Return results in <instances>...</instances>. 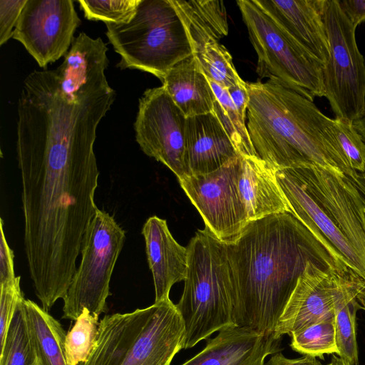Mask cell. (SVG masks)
I'll use <instances>...</instances> for the list:
<instances>
[{"label":"cell","mask_w":365,"mask_h":365,"mask_svg":"<svg viewBox=\"0 0 365 365\" xmlns=\"http://www.w3.org/2000/svg\"><path fill=\"white\" fill-rule=\"evenodd\" d=\"M108 110L96 96L72 100L56 85L33 89L18 101L24 249L36 295L48 312L66 295L98 208L93 148Z\"/></svg>","instance_id":"1"},{"label":"cell","mask_w":365,"mask_h":365,"mask_svg":"<svg viewBox=\"0 0 365 365\" xmlns=\"http://www.w3.org/2000/svg\"><path fill=\"white\" fill-rule=\"evenodd\" d=\"M226 242L237 284V326L266 335L274 334L309 262L325 270H351L290 212L249 222L234 240Z\"/></svg>","instance_id":"2"},{"label":"cell","mask_w":365,"mask_h":365,"mask_svg":"<svg viewBox=\"0 0 365 365\" xmlns=\"http://www.w3.org/2000/svg\"><path fill=\"white\" fill-rule=\"evenodd\" d=\"M246 86V125L256 157L276 170L317 165L357 179L336 138L334 119L277 81Z\"/></svg>","instance_id":"3"},{"label":"cell","mask_w":365,"mask_h":365,"mask_svg":"<svg viewBox=\"0 0 365 365\" xmlns=\"http://www.w3.org/2000/svg\"><path fill=\"white\" fill-rule=\"evenodd\" d=\"M188 266L176 304L186 330L184 349L221 329L237 327V289L227 244L207 228L198 230L186 247Z\"/></svg>","instance_id":"4"},{"label":"cell","mask_w":365,"mask_h":365,"mask_svg":"<svg viewBox=\"0 0 365 365\" xmlns=\"http://www.w3.org/2000/svg\"><path fill=\"white\" fill-rule=\"evenodd\" d=\"M186 330L176 305L165 299L100 320L94 347L80 365H170L184 349Z\"/></svg>","instance_id":"5"},{"label":"cell","mask_w":365,"mask_h":365,"mask_svg":"<svg viewBox=\"0 0 365 365\" xmlns=\"http://www.w3.org/2000/svg\"><path fill=\"white\" fill-rule=\"evenodd\" d=\"M106 25V36L120 56V69L148 72L163 81L173 66L193 55L172 0H140L128 22Z\"/></svg>","instance_id":"6"},{"label":"cell","mask_w":365,"mask_h":365,"mask_svg":"<svg viewBox=\"0 0 365 365\" xmlns=\"http://www.w3.org/2000/svg\"><path fill=\"white\" fill-rule=\"evenodd\" d=\"M237 4L257 56L259 81H277L312 101L324 96L323 65L253 0H237Z\"/></svg>","instance_id":"7"},{"label":"cell","mask_w":365,"mask_h":365,"mask_svg":"<svg viewBox=\"0 0 365 365\" xmlns=\"http://www.w3.org/2000/svg\"><path fill=\"white\" fill-rule=\"evenodd\" d=\"M125 240L113 216L96 209L84 233L81 260L63 299L62 318L76 321L84 309L98 317L106 310L111 276Z\"/></svg>","instance_id":"8"},{"label":"cell","mask_w":365,"mask_h":365,"mask_svg":"<svg viewBox=\"0 0 365 365\" xmlns=\"http://www.w3.org/2000/svg\"><path fill=\"white\" fill-rule=\"evenodd\" d=\"M324 23L329 57L323 66L324 97L339 118L353 123L365 115V58L339 0H325Z\"/></svg>","instance_id":"9"},{"label":"cell","mask_w":365,"mask_h":365,"mask_svg":"<svg viewBox=\"0 0 365 365\" xmlns=\"http://www.w3.org/2000/svg\"><path fill=\"white\" fill-rule=\"evenodd\" d=\"M187 117L163 86L145 90L139 99L134 130L142 151L164 164L178 180L187 176L185 165Z\"/></svg>","instance_id":"10"},{"label":"cell","mask_w":365,"mask_h":365,"mask_svg":"<svg viewBox=\"0 0 365 365\" xmlns=\"http://www.w3.org/2000/svg\"><path fill=\"white\" fill-rule=\"evenodd\" d=\"M240 158L212 173L178 180L205 227L223 242L234 240L249 222L238 189Z\"/></svg>","instance_id":"11"},{"label":"cell","mask_w":365,"mask_h":365,"mask_svg":"<svg viewBox=\"0 0 365 365\" xmlns=\"http://www.w3.org/2000/svg\"><path fill=\"white\" fill-rule=\"evenodd\" d=\"M81 22L71 0H27L12 38L45 68L66 55Z\"/></svg>","instance_id":"12"},{"label":"cell","mask_w":365,"mask_h":365,"mask_svg":"<svg viewBox=\"0 0 365 365\" xmlns=\"http://www.w3.org/2000/svg\"><path fill=\"white\" fill-rule=\"evenodd\" d=\"M291 168L365 262V197L356 184L317 165Z\"/></svg>","instance_id":"13"},{"label":"cell","mask_w":365,"mask_h":365,"mask_svg":"<svg viewBox=\"0 0 365 365\" xmlns=\"http://www.w3.org/2000/svg\"><path fill=\"white\" fill-rule=\"evenodd\" d=\"M359 276L352 270H325L309 262L279 318L275 337L291 336L306 326L334 317L337 300Z\"/></svg>","instance_id":"14"},{"label":"cell","mask_w":365,"mask_h":365,"mask_svg":"<svg viewBox=\"0 0 365 365\" xmlns=\"http://www.w3.org/2000/svg\"><path fill=\"white\" fill-rule=\"evenodd\" d=\"M276 178L289 212L340 264L365 279V262L321 205L307 192L292 168L276 170Z\"/></svg>","instance_id":"15"},{"label":"cell","mask_w":365,"mask_h":365,"mask_svg":"<svg viewBox=\"0 0 365 365\" xmlns=\"http://www.w3.org/2000/svg\"><path fill=\"white\" fill-rule=\"evenodd\" d=\"M282 339L247 327H226L181 365H264L267 356L282 351Z\"/></svg>","instance_id":"16"},{"label":"cell","mask_w":365,"mask_h":365,"mask_svg":"<svg viewBox=\"0 0 365 365\" xmlns=\"http://www.w3.org/2000/svg\"><path fill=\"white\" fill-rule=\"evenodd\" d=\"M324 66L329 44L324 23L325 0H253Z\"/></svg>","instance_id":"17"},{"label":"cell","mask_w":365,"mask_h":365,"mask_svg":"<svg viewBox=\"0 0 365 365\" xmlns=\"http://www.w3.org/2000/svg\"><path fill=\"white\" fill-rule=\"evenodd\" d=\"M142 235L155 287V302L170 299L173 285L187 277L188 252L171 235L167 222L155 215L144 223Z\"/></svg>","instance_id":"18"},{"label":"cell","mask_w":365,"mask_h":365,"mask_svg":"<svg viewBox=\"0 0 365 365\" xmlns=\"http://www.w3.org/2000/svg\"><path fill=\"white\" fill-rule=\"evenodd\" d=\"M239 155L214 112L187 118V176L212 173Z\"/></svg>","instance_id":"19"},{"label":"cell","mask_w":365,"mask_h":365,"mask_svg":"<svg viewBox=\"0 0 365 365\" xmlns=\"http://www.w3.org/2000/svg\"><path fill=\"white\" fill-rule=\"evenodd\" d=\"M238 189L248 222L290 212L276 170L257 157L241 156Z\"/></svg>","instance_id":"20"},{"label":"cell","mask_w":365,"mask_h":365,"mask_svg":"<svg viewBox=\"0 0 365 365\" xmlns=\"http://www.w3.org/2000/svg\"><path fill=\"white\" fill-rule=\"evenodd\" d=\"M162 83L187 118L213 112L216 97L193 55L173 66Z\"/></svg>","instance_id":"21"},{"label":"cell","mask_w":365,"mask_h":365,"mask_svg":"<svg viewBox=\"0 0 365 365\" xmlns=\"http://www.w3.org/2000/svg\"><path fill=\"white\" fill-rule=\"evenodd\" d=\"M108 48L103 40L82 32L74 38L63 62L55 69L63 91L72 96L83 85L105 76Z\"/></svg>","instance_id":"22"},{"label":"cell","mask_w":365,"mask_h":365,"mask_svg":"<svg viewBox=\"0 0 365 365\" xmlns=\"http://www.w3.org/2000/svg\"><path fill=\"white\" fill-rule=\"evenodd\" d=\"M187 30L193 54L228 34L226 8L220 0H172Z\"/></svg>","instance_id":"23"},{"label":"cell","mask_w":365,"mask_h":365,"mask_svg":"<svg viewBox=\"0 0 365 365\" xmlns=\"http://www.w3.org/2000/svg\"><path fill=\"white\" fill-rule=\"evenodd\" d=\"M24 306L39 365H68L61 324L30 299L24 300Z\"/></svg>","instance_id":"24"},{"label":"cell","mask_w":365,"mask_h":365,"mask_svg":"<svg viewBox=\"0 0 365 365\" xmlns=\"http://www.w3.org/2000/svg\"><path fill=\"white\" fill-rule=\"evenodd\" d=\"M364 287L365 279L361 277H356L345 288L335 305L337 355L351 365L359 364L356 316L360 306L356 297Z\"/></svg>","instance_id":"25"},{"label":"cell","mask_w":365,"mask_h":365,"mask_svg":"<svg viewBox=\"0 0 365 365\" xmlns=\"http://www.w3.org/2000/svg\"><path fill=\"white\" fill-rule=\"evenodd\" d=\"M24 300L23 298L18 303L4 343L0 346V365H39Z\"/></svg>","instance_id":"26"},{"label":"cell","mask_w":365,"mask_h":365,"mask_svg":"<svg viewBox=\"0 0 365 365\" xmlns=\"http://www.w3.org/2000/svg\"><path fill=\"white\" fill-rule=\"evenodd\" d=\"M216 100L213 112L222 123L238 154L242 157H255L245 120L237 110L227 88L210 81ZM256 157V156H255Z\"/></svg>","instance_id":"27"},{"label":"cell","mask_w":365,"mask_h":365,"mask_svg":"<svg viewBox=\"0 0 365 365\" xmlns=\"http://www.w3.org/2000/svg\"><path fill=\"white\" fill-rule=\"evenodd\" d=\"M292 350L314 357L338 354L335 338V315L306 326L291 334Z\"/></svg>","instance_id":"28"},{"label":"cell","mask_w":365,"mask_h":365,"mask_svg":"<svg viewBox=\"0 0 365 365\" xmlns=\"http://www.w3.org/2000/svg\"><path fill=\"white\" fill-rule=\"evenodd\" d=\"M208 78L220 86L245 84L235 69L230 53L220 42H210L193 54Z\"/></svg>","instance_id":"29"},{"label":"cell","mask_w":365,"mask_h":365,"mask_svg":"<svg viewBox=\"0 0 365 365\" xmlns=\"http://www.w3.org/2000/svg\"><path fill=\"white\" fill-rule=\"evenodd\" d=\"M98 317L84 309L73 326L66 333L65 348L68 365L86 362L97 339Z\"/></svg>","instance_id":"30"},{"label":"cell","mask_w":365,"mask_h":365,"mask_svg":"<svg viewBox=\"0 0 365 365\" xmlns=\"http://www.w3.org/2000/svg\"><path fill=\"white\" fill-rule=\"evenodd\" d=\"M140 0H78L84 17L105 24H122L134 16Z\"/></svg>","instance_id":"31"},{"label":"cell","mask_w":365,"mask_h":365,"mask_svg":"<svg viewBox=\"0 0 365 365\" xmlns=\"http://www.w3.org/2000/svg\"><path fill=\"white\" fill-rule=\"evenodd\" d=\"M336 138L350 166L356 173L365 172V143L353 123L334 118Z\"/></svg>","instance_id":"32"},{"label":"cell","mask_w":365,"mask_h":365,"mask_svg":"<svg viewBox=\"0 0 365 365\" xmlns=\"http://www.w3.org/2000/svg\"><path fill=\"white\" fill-rule=\"evenodd\" d=\"M20 277L12 283L0 286V346L3 344L18 303L24 298Z\"/></svg>","instance_id":"33"},{"label":"cell","mask_w":365,"mask_h":365,"mask_svg":"<svg viewBox=\"0 0 365 365\" xmlns=\"http://www.w3.org/2000/svg\"><path fill=\"white\" fill-rule=\"evenodd\" d=\"M27 0H0V46L12 36Z\"/></svg>","instance_id":"34"},{"label":"cell","mask_w":365,"mask_h":365,"mask_svg":"<svg viewBox=\"0 0 365 365\" xmlns=\"http://www.w3.org/2000/svg\"><path fill=\"white\" fill-rule=\"evenodd\" d=\"M3 220L0 222V286L12 283L16 279L14 272V252L5 237Z\"/></svg>","instance_id":"35"},{"label":"cell","mask_w":365,"mask_h":365,"mask_svg":"<svg viewBox=\"0 0 365 365\" xmlns=\"http://www.w3.org/2000/svg\"><path fill=\"white\" fill-rule=\"evenodd\" d=\"M339 4L344 13L356 29L365 22V0H339Z\"/></svg>","instance_id":"36"},{"label":"cell","mask_w":365,"mask_h":365,"mask_svg":"<svg viewBox=\"0 0 365 365\" xmlns=\"http://www.w3.org/2000/svg\"><path fill=\"white\" fill-rule=\"evenodd\" d=\"M227 90L237 112L245 120L249 102V93L246 83L229 87Z\"/></svg>","instance_id":"37"},{"label":"cell","mask_w":365,"mask_h":365,"mask_svg":"<svg viewBox=\"0 0 365 365\" xmlns=\"http://www.w3.org/2000/svg\"><path fill=\"white\" fill-rule=\"evenodd\" d=\"M264 365H322L316 357L303 355L297 359L287 358L281 351L271 355Z\"/></svg>","instance_id":"38"},{"label":"cell","mask_w":365,"mask_h":365,"mask_svg":"<svg viewBox=\"0 0 365 365\" xmlns=\"http://www.w3.org/2000/svg\"><path fill=\"white\" fill-rule=\"evenodd\" d=\"M353 125L365 143V115L354 121Z\"/></svg>","instance_id":"39"},{"label":"cell","mask_w":365,"mask_h":365,"mask_svg":"<svg viewBox=\"0 0 365 365\" xmlns=\"http://www.w3.org/2000/svg\"><path fill=\"white\" fill-rule=\"evenodd\" d=\"M360 309L365 311V287L359 292L356 297Z\"/></svg>","instance_id":"40"},{"label":"cell","mask_w":365,"mask_h":365,"mask_svg":"<svg viewBox=\"0 0 365 365\" xmlns=\"http://www.w3.org/2000/svg\"><path fill=\"white\" fill-rule=\"evenodd\" d=\"M330 365H351L346 361L343 360L342 359L339 358V356H336L334 354H332L331 360L330 361Z\"/></svg>","instance_id":"41"},{"label":"cell","mask_w":365,"mask_h":365,"mask_svg":"<svg viewBox=\"0 0 365 365\" xmlns=\"http://www.w3.org/2000/svg\"><path fill=\"white\" fill-rule=\"evenodd\" d=\"M354 182H358L365 187V172L358 173V178L356 181Z\"/></svg>","instance_id":"42"},{"label":"cell","mask_w":365,"mask_h":365,"mask_svg":"<svg viewBox=\"0 0 365 365\" xmlns=\"http://www.w3.org/2000/svg\"><path fill=\"white\" fill-rule=\"evenodd\" d=\"M327 365H330V363H329V364H327Z\"/></svg>","instance_id":"43"},{"label":"cell","mask_w":365,"mask_h":365,"mask_svg":"<svg viewBox=\"0 0 365 365\" xmlns=\"http://www.w3.org/2000/svg\"></svg>","instance_id":"44"}]
</instances>
